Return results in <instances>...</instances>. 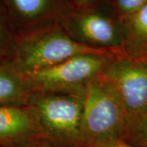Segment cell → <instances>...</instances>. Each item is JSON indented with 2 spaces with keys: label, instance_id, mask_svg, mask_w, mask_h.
Masks as SVG:
<instances>
[{
  "label": "cell",
  "instance_id": "1",
  "mask_svg": "<svg viewBox=\"0 0 147 147\" xmlns=\"http://www.w3.org/2000/svg\"><path fill=\"white\" fill-rule=\"evenodd\" d=\"M58 23L79 44L97 51L123 53L125 26L111 0L70 7Z\"/></svg>",
  "mask_w": 147,
  "mask_h": 147
},
{
  "label": "cell",
  "instance_id": "2",
  "mask_svg": "<svg viewBox=\"0 0 147 147\" xmlns=\"http://www.w3.org/2000/svg\"><path fill=\"white\" fill-rule=\"evenodd\" d=\"M128 122L119 96L100 74L85 90L81 119L83 147L124 140Z\"/></svg>",
  "mask_w": 147,
  "mask_h": 147
},
{
  "label": "cell",
  "instance_id": "3",
  "mask_svg": "<svg viewBox=\"0 0 147 147\" xmlns=\"http://www.w3.org/2000/svg\"><path fill=\"white\" fill-rule=\"evenodd\" d=\"M84 95L32 92L31 108L42 137L65 147H83L81 119Z\"/></svg>",
  "mask_w": 147,
  "mask_h": 147
},
{
  "label": "cell",
  "instance_id": "4",
  "mask_svg": "<svg viewBox=\"0 0 147 147\" xmlns=\"http://www.w3.org/2000/svg\"><path fill=\"white\" fill-rule=\"evenodd\" d=\"M97 51L79 44L59 23L18 38L11 65L22 75L49 68L69 58Z\"/></svg>",
  "mask_w": 147,
  "mask_h": 147
},
{
  "label": "cell",
  "instance_id": "5",
  "mask_svg": "<svg viewBox=\"0 0 147 147\" xmlns=\"http://www.w3.org/2000/svg\"><path fill=\"white\" fill-rule=\"evenodd\" d=\"M118 54L119 53L114 52L80 54L49 68L24 75V77L30 92L84 95L88 85L102 74Z\"/></svg>",
  "mask_w": 147,
  "mask_h": 147
},
{
  "label": "cell",
  "instance_id": "6",
  "mask_svg": "<svg viewBox=\"0 0 147 147\" xmlns=\"http://www.w3.org/2000/svg\"><path fill=\"white\" fill-rule=\"evenodd\" d=\"M115 90L129 124L147 115V63L119 53L102 73Z\"/></svg>",
  "mask_w": 147,
  "mask_h": 147
},
{
  "label": "cell",
  "instance_id": "7",
  "mask_svg": "<svg viewBox=\"0 0 147 147\" xmlns=\"http://www.w3.org/2000/svg\"><path fill=\"white\" fill-rule=\"evenodd\" d=\"M18 38L57 24L70 8L65 0H0Z\"/></svg>",
  "mask_w": 147,
  "mask_h": 147
},
{
  "label": "cell",
  "instance_id": "8",
  "mask_svg": "<svg viewBox=\"0 0 147 147\" xmlns=\"http://www.w3.org/2000/svg\"><path fill=\"white\" fill-rule=\"evenodd\" d=\"M40 137L42 135L30 107L0 104V147Z\"/></svg>",
  "mask_w": 147,
  "mask_h": 147
},
{
  "label": "cell",
  "instance_id": "9",
  "mask_svg": "<svg viewBox=\"0 0 147 147\" xmlns=\"http://www.w3.org/2000/svg\"><path fill=\"white\" fill-rule=\"evenodd\" d=\"M123 22L126 38L123 54L138 60L147 58V3Z\"/></svg>",
  "mask_w": 147,
  "mask_h": 147
},
{
  "label": "cell",
  "instance_id": "10",
  "mask_svg": "<svg viewBox=\"0 0 147 147\" xmlns=\"http://www.w3.org/2000/svg\"><path fill=\"white\" fill-rule=\"evenodd\" d=\"M30 94L24 75L10 63L0 65V104L24 105Z\"/></svg>",
  "mask_w": 147,
  "mask_h": 147
},
{
  "label": "cell",
  "instance_id": "11",
  "mask_svg": "<svg viewBox=\"0 0 147 147\" xmlns=\"http://www.w3.org/2000/svg\"><path fill=\"white\" fill-rule=\"evenodd\" d=\"M17 42L18 36L0 2V65L11 62Z\"/></svg>",
  "mask_w": 147,
  "mask_h": 147
},
{
  "label": "cell",
  "instance_id": "12",
  "mask_svg": "<svg viewBox=\"0 0 147 147\" xmlns=\"http://www.w3.org/2000/svg\"><path fill=\"white\" fill-rule=\"evenodd\" d=\"M124 141L142 147H147V117L133 121L128 126Z\"/></svg>",
  "mask_w": 147,
  "mask_h": 147
},
{
  "label": "cell",
  "instance_id": "13",
  "mask_svg": "<svg viewBox=\"0 0 147 147\" xmlns=\"http://www.w3.org/2000/svg\"><path fill=\"white\" fill-rule=\"evenodd\" d=\"M116 11L123 20L147 3V0H111Z\"/></svg>",
  "mask_w": 147,
  "mask_h": 147
},
{
  "label": "cell",
  "instance_id": "14",
  "mask_svg": "<svg viewBox=\"0 0 147 147\" xmlns=\"http://www.w3.org/2000/svg\"><path fill=\"white\" fill-rule=\"evenodd\" d=\"M7 147H65L44 137H37Z\"/></svg>",
  "mask_w": 147,
  "mask_h": 147
},
{
  "label": "cell",
  "instance_id": "15",
  "mask_svg": "<svg viewBox=\"0 0 147 147\" xmlns=\"http://www.w3.org/2000/svg\"><path fill=\"white\" fill-rule=\"evenodd\" d=\"M84 147H142L139 146L133 145L130 142H126L124 140H118V141H113V142H105L101 144L93 145V146H87Z\"/></svg>",
  "mask_w": 147,
  "mask_h": 147
},
{
  "label": "cell",
  "instance_id": "16",
  "mask_svg": "<svg viewBox=\"0 0 147 147\" xmlns=\"http://www.w3.org/2000/svg\"><path fill=\"white\" fill-rule=\"evenodd\" d=\"M70 7H79L84 6L96 4L106 0H65Z\"/></svg>",
  "mask_w": 147,
  "mask_h": 147
},
{
  "label": "cell",
  "instance_id": "17",
  "mask_svg": "<svg viewBox=\"0 0 147 147\" xmlns=\"http://www.w3.org/2000/svg\"><path fill=\"white\" fill-rule=\"evenodd\" d=\"M142 61H146L147 63V58H146V59H144V60H142Z\"/></svg>",
  "mask_w": 147,
  "mask_h": 147
},
{
  "label": "cell",
  "instance_id": "18",
  "mask_svg": "<svg viewBox=\"0 0 147 147\" xmlns=\"http://www.w3.org/2000/svg\"><path fill=\"white\" fill-rule=\"evenodd\" d=\"M145 117H147V115H146V116H145Z\"/></svg>",
  "mask_w": 147,
  "mask_h": 147
}]
</instances>
